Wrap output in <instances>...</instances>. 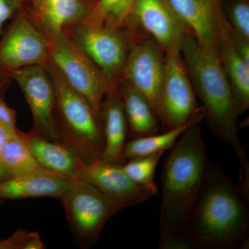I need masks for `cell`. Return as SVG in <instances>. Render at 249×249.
I'll return each instance as SVG.
<instances>
[{"instance_id": "obj_1", "label": "cell", "mask_w": 249, "mask_h": 249, "mask_svg": "<svg viewBox=\"0 0 249 249\" xmlns=\"http://www.w3.org/2000/svg\"><path fill=\"white\" fill-rule=\"evenodd\" d=\"M247 201L224 170L210 161L185 229L193 248L233 249L249 247V211Z\"/></svg>"}, {"instance_id": "obj_2", "label": "cell", "mask_w": 249, "mask_h": 249, "mask_svg": "<svg viewBox=\"0 0 249 249\" xmlns=\"http://www.w3.org/2000/svg\"><path fill=\"white\" fill-rule=\"evenodd\" d=\"M181 55L196 96L202 102L211 132L227 142L240 163L236 186L249 196V160L238 137L239 115L231 88L216 51L199 45L190 31L183 37Z\"/></svg>"}, {"instance_id": "obj_3", "label": "cell", "mask_w": 249, "mask_h": 249, "mask_svg": "<svg viewBox=\"0 0 249 249\" xmlns=\"http://www.w3.org/2000/svg\"><path fill=\"white\" fill-rule=\"evenodd\" d=\"M210 160L199 124L178 138L165 160L159 223L160 239L186 235L185 229Z\"/></svg>"}, {"instance_id": "obj_4", "label": "cell", "mask_w": 249, "mask_h": 249, "mask_svg": "<svg viewBox=\"0 0 249 249\" xmlns=\"http://www.w3.org/2000/svg\"><path fill=\"white\" fill-rule=\"evenodd\" d=\"M45 67L55 89L57 142L70 148L84 165L100 160L105 147L102 122L52 62Z\"/></svg>"}, {"instance_id": "obj_5", "label": "cell", "mask_w": 249, "mask_h": 249, "mask_svg": "<svg viewBox=\"0 0 249 249\" xmlns=\"http://www.w3.org/2000/svg\"><path fill=\"white\" fill-rule=\"evenodd\" d=\"M60 199L73 242L82 249L97 243L106 223L125 206L91 183L76 178Z\"/></svg>"}, {"instance_id": "obj_6", "label": "cell", "mask_w": 249, "mask_h": 249, "mask_svg": "<svg viewBox=\"0 0 249 249\" xmlns=\"http://www.w3.org/2000/svg\"><path fill=\"white\" fill-rule=\"evenodd\" d=\"M49 56L67 83L89 103L101 121L103 100L113 91L102 71L63 32L52 37Z\"/></svg>"}, {"instance_id": "obj_7", "label": "cell", "mask_w": 249, "mask_h": 249, "mask_svg": "<svg viewBox=\"0 0 249 249\" xmlns=\"http://www.w3.org/2000/svg\"><path fill=\"white\" fill-rule=\"evenodd\" d=\"M132 37L121 77L148 100L158 118L165 76V52L150 36Z\"/></svg>"}, {"instance_id": "obj_8", "label": "cell", "mask_w": 249, "mask_h": 249, "mask_svg": "<svg viewBox=\"0 0 249 249\" xmlns=\"http://www.w3.org/2000/svg\"><path fill=\"white\" fill-rule=\"evenodd\" d=\"M181 54L165 52V76L158 119L165 130L186 123L199 110Z\"/></svg>"}, {"instance_id": "obj_9", "label": "cell", "mask_w": 249, "mask_h": 249, "mask_svg": "<svg viewBox=\"0 0 249 249\" xmlns=\"http://www.w3.org/2000/svg\"><path fill=\"white\" fill-rule=\"evenodd\" d=\"M75 42L78 47L102 71L116 89L129 53V42L119 29L82 23L75 30Z\"/></svg>"}, {"instance_id": "obj_10", "label": "cell", "mask_w": 249, "mask_h": 249, "mask_svg": "<svg viewBox=\"0 0 249 249\" xmlns=\"http://www.w3.org/2000/svg\"><path fill=\"white\" fill-rule=\"evenodd\" d=\"M14 76L30 107L34 118L33 130L57 142L55 89L45 65L16 69Z\"/></svg>"}, {"instance_id": "obj_11", "label": "cell", "mask_w": 249, "mask_h": 249, "mask_svg": "<svg viewBox=\"0 0 249 249\" xmlns=\"http://www.w3.org/2000/svg\"><path fill=\"white\" fill-rule=\"evenodd\" d=\"M129 21L157 41L165 52L181 54L183 37L189 31L165 0H135Z\"/></svg>"}, {"instance_id": "obj_12", "label": "cell", "mask_w": 249, "mask_h": 249, "mask_svg": "<svg viewBox=\"0 0 249 249\" xmlns=\"http://www.w3.org/2000/svg\"><path fill=\"white\" fill-rule=\"evenodd\" d=\"M199 45L217 52L225 23L221 0H165Z\"/></svg>"}, {"instance_id": "obj_13", "label": "cell", "mask_w": 249, "mask_h": 249, "mask_svg": "<svg viewBox=\"0 0 249 249\" xmlns=\"http://www.w3.org/2000/svg\"><path fill=\"white\" fill-rule=\"evenodd\" d=\"M78 178L91 183L126 208L142 204L154 196L151 191L132 181L124 171L123 165L101 160L83 165Z\"/></svg>"}, {"instance_id": "obj_14", "label": "cell", "mask_w": 249, "mask_h": 249, "mask_svg": "<svg viewBox=\"0 0 249 249\" xmlns=\"http://www.w3.org/2000/svg\"><path fill=\"white\" fill-rule=\"evenodd\" d=\"M49 56V45L40 32L23 16L0 48V62L13 69L43 65Z\"/></svg>"}, {"instance_id": "obj_15", "label": "cell", "mask_w": 249, "mask_h": 249, "mask_svg": "<svg viewBox=\"0 0 249 249\" xmlns=\"http://www.w3.org/2000/svg\"><path fill=\"white\" fill-rule=\"evenodd\" d=\"M19 133L42 169L70 179L78 178L84 165L70 148L34 130L29 133L19 130Z\"/></svg>"}, {"instance_id": "obj_16", "label": "cell", "mask_w": 249, "mask_h": 249, "mask_svg": "<svg viewBox=\"0 0 249 249\" xmlns=\"http://www.w3.org/2000/svg\"><path fill=\"white\" fill-rule=\"evenodd\" d=\"M101 122L105 139L104 151L100 160L123 165L124 149L128 124L122 100L116 90L107 93L101 106Z\"/></svg>"}, {"instance_id": "obj_17", "label": "cell", "mask_w": 249, "mask_h": 249, "mask_svg": "<svg viewBox=\"0 0 249 249\" xmlns=\"http://www.w3.org/2000/svg\"><path fill=\"white\" fill-rule=\"evenodd\" d=\"M73 179L48 171L14 177L0 183V199L60 197L71 187Z\"/></svg>"}, {"instance_id": "obj_18", "label": "cell", "mask_w": 249, "mask_h": 249, "mask_svg": "<svg viewBox=\"0 0 249 249\" xmlns=\"http://www.w3.org/2000/svg\"><path fill=\"white\" fill-rule=\"evenodd\" d=\"M217 53L231 88L239 115L243 114L249 107V65L235 48L227 20L218 40Z\"/></svg>"}, {"instance_id": "obj_19", "label": "cell", "mask_w": 249, "mask_h": 249, "mask_svg": "<svg viewBox=\"0 0 249 249\" xmlns=\"http://www.w3.org/2000/svg\"><path fill=\"white\" fill-rule=\"evenodd\" d=\"M33 14L52 37L72 23L83 22L89 14L88 0H29Z\"/></svg>"}, {"instance_id": "obj_20", "label": "cell", "mask_w": 249, "mask_h": 249, "mask_svg": "<svg viewBox=\"0 0 249 249\" xmlns=\"http://www.w3.org/2000/svg\"><path fill=\"white\" fill-rule=\"evenodd\" d=\"M116 90L122 100L132 138L158 133L160 121L146 97L133 85L123 79L119 80Z\"/></svg>"}, {"instance_id": "obj_21", "label": "cell", "mask_w": 249, "mask_h": 249, "mask_svg": "<svg viewBox=\"0 0 249 249\" xmlns=\"http://www.w3.org/2000/svg\"><path fill=\"white\" fill-rule=\"evenodd\" d=\"M205 119V109L200 107L191 119L184 124L174 128L165 130L161 134H153L147 137H139L125 142L124 149V160L142 157L165 150L174 146L178 138L186 131L193 126L200 124Z\"/></svg>"}, {"instance_id": "obj_22", "label": "cell", "mask_w": 249, "mask_h": 249, "mask_svg": "<svg viewBox=\"0 0 249 249\" xmlns=\"http://www.w3.org/2000/svg\"><path fill=\"white\" fill-rule=\"evenodd\" d=\"M0 163L14 177L45 170L34 158L18 129L0 150Z\"/></svg>"}, {"instance_id": "obj_23", "label": "cell", "mask_w": 249, "mask_h": 249, "mask_svg": "<svg viewBox=\"0 0 249 249\" xmlns=\"http://www.w3.org/2000/svg\"><path fill=\"white\" fill-rule=\"evenodd\" d=\"M135 0H97L83 23L119 29L129 22Z\"/></svg>"}, {"instance_id": "obj_24", "label": "cell", "mask_w": 249, "mask_h": 249, "mask_svg": "<svg viewBox=\"0 0 249 249\" xmlns=\"http://www.w3.org/2000/svg\"><path fill=\"white\" fill-rule=\"evenodd\" d=\"M164 152L160 151L150 155L130 159L123 164V168L129 178L144 188L157 195L155 173L159 160Z\"/></svg>"}, {"instance_id": "obj_25", "label": "cell", "mask_w": 249, "mask_h": 249, "mask_svg": "<svg viewBox=\"0 0 249 249\" xmlns=\"http://www.w3.org/2000/svg\"><path fill=\"white\" fill-rule=\"evenodd\" d=\"M225 17L235 34L249 40V5L247 0H233Z\"/></svg>"}, {"instance_id": "obj_26", "label": "cell", "mask_w": 249, "mask_h": 249, "mask_svg": "<svg viewBox=\"0 0 249 249\" xmlns=\"http://www.w3.org/2000/svg\"><path fill=\"white\" fill-rule=\"evenodd\" d=\"M25 0H0V32L6 21L24 6Z\"/></svg>"}, {"instance_id": "obj_27", "label": "cell", "mask_w": 249, "mask_h": 249, "mask_svg": "<svg viewBox=\"0 0 249 249\" xmlns=\"http://www.w3.org/2000/svg\"><path fill=\"white\" fill-rule=\"evenodd\" d=\"M30 232L24 229H18L9 238L0 240V249H24Z\"/></svg>"}, {"instance_id": "obj_28", "label": "cell", "mask_w": 249, "mask_h": 249, "mask_svg": "<svg viewBox=\"0 0 249 249\" xmlns=\"http://www.w3.org/2000/svg\"><path fill=\"white\" fill-rule=\"evenodd\" d=\"M158 248L161 249H193L186 235H170L160 239Z\"/></svg>"}, {"instance_id": "obj_29", "label": "cell", "mask_w": 249, "mask_h": 249, "mask_svg": "<svg viewBox=\"0 0 249 249\" xmlns=\"http://www.w3.org/2000/svg\"><path fill=\"white\" fill-rule=\"evenodd\" d=\"M0 122L12 130L18 129L16 127V111L9 107L1 98H0Z\"/></svg>"}, {"instance_id": "obj_30", "label": "cell", "mask_w": 249, "mask_h": 249, "mask_svg": "<svg viewBox=\"0 0 249 249\" xmlns=\"http://www.w3.org/2000/svg\"><path fill=\"white\" fill-rule=\"evenodd\" d=\"M47 248L37 232H31L28 237L24 249H45Z\"/></svg>"}, {"instance_id": "obj_31", "label": "cell", "mask_w": 249, "mask_h": 249, "mask_svg": "<svg viewBox=\"0 0 249 249\" xmlns=\"http://www.w3.org/2000/svg\"><path fill=\"white\" fill-rule=\"evenodd\" d=\"M17 130L14 131L6 127L2 123L0 122V150L7 141L17 133Z\"/></svg>"}, {"instance_id": "obj_32", "label": "cell", "mask_w": 249, "mask_h": 249, "mask_svg": "<svg viewBox=\"0 0 249 249\" xmlns=\"http://www.w3.org/2000/svg\"><path fill=\"white\" fill-rule=\"evenodd\" d=\"M14 178L12 175L4 168V165L0 163V183Z\"/></svg>"}, {"instance_id": "obj_33", "label": "cell", "mask_w": 249, "mask_h": 249, "mask_svg": "<svg viewBox=\"0 0 249 249\" xmlns=\"http://www.w3.org/2000/svg\"><path fill=\"white\" fill-rule=\"evenodd\" d=\"M3 201H4V199H0V205H1V204H2Z\"/></svg>"}]
</instances>
